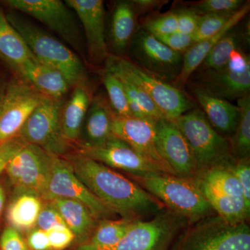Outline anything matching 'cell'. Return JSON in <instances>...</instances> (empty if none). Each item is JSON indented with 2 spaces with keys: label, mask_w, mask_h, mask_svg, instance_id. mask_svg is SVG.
I'll use <instances>...</instances> for the list:
<instances>
[{
  "label": "cell",
  "mask_w": 250,
  "mask_h": 250,
  "mask_svg": "<svg viewBox=\"0 0 250 250\" xmlns=\"http://www.w3.org/2000/svg\"><path fill=\"white\" fill-rule=\"evenodd\" d=\"M72 170L95 196L125 218L139 220L164 205L127 177L82 153L67 158Z\"/></svg>",
  "instance_id": "1"
},
{
  "label": "cell",
  "mask_w": 250,
  "mask_h": 250,
  "mask_svg": "<svg viewBox=\"0 0 250 250\" xmlns=\"http://www.w3.org/2000/svg\"><path fill=\"white\" fill-rule=\"evenodd\" d=\"M6 18L38 60L62 72L71 88L88 86L84 65L71 49L21 16L9 14Z\"/></svg>",
  "instance_id": "2"
},
{
  "label": "cell",
  "mask_w": 250,
  "mask_h": 250,
  "mask_svg": "<svg viewBox=\"0 0 250 250\" xmlns=\"http://www.w3.org/2000/svg\"><path fill=\"white\" fill-rule=\"evenodd\" d=\"M131 177L163 205L167 206L168 209L187 219L190 225L210 216L214 211L202 193L196 179L167 174Z\"/></svg>",
  "instance_id": "3"
},
{
  "label": "cell",
  "mask_w": 250,
  "mask_h": 250,
  "mask_svg": "<svg viewBox=\"0 0 250 250\" xmlns=\"http://www.w3.org/2000/svg\"><path fill=\"white\" fill-rule=\"evenodd\" d=\"M174 122L191 148L199 174L213 167H229L236 161L230 142L211 126L200 108Z\"/></svg>",
  "instance_id": "4"
},
{
  "label": "cell",
  "mask_w": 250,
  "mask_h": 250,
  "mask_svg": "<svg viewBox=\"0 0 250 250\" xmlns=\"http://www.w3.org/2000/svg\"><path fill=\"white\" fill-rule=\"evenodd\" d=\"M170 250H250V228L210 215L191 224Z\"/></svg>",
  "instance_id": "5"
},
{
  "label": "cell",
  "mask_w": 250,
  "mask_h": 250,
  "mask_svg": "<svg viewBox=\"0 0 250 250\" xmlns=\"http://www.w3.org/2000/svg\"><path fill=\"white\" fill-rule=\"evenodd\" d=\"M188 224L187 219L172 210H160L152 220L135 221L115 246L89 248L82 245L78 250H170L175 236Z\"/></svg>",
  "instance_id": "6"
},
{
  "label": "cell",
  "mask_w": 250,
  "mask_h": 250,
  "mask_svg": "<svg viewBox=\"0 0 250 250\" xmlns=\"http://www.w3.org/2000/svg\"><path fill=\"white\" fill-rule=\"evenodd\" d=\"M106 59L141 87L167 119L175 121L193 106L190 99L181 89L153 76L129 59L114 54H109Z\"/></svg>",
  "instance_id": "7"
},
{
  "label": "cell",
  "mask_w": 250,
  "mask_h": 250,
  "mask_svg": "<svg viewBox=\"0 0 250 250\" xmlns=\"http://www.w3.org/2000/svg\"><path fill=\"white\" fill-rule=\"evenodd\" d=\"M131 60L145 71L164 82L177 80L183 64V55L164 45L144 29L136 31L130 42Z\"/></svg>",
  "instance_id": "8"
},
{
  "label": "cell",
  "mask_w": 250,
  "mask_h": 250,
  "mask_svg": "<svg viewBox=\"0 0 250 250\" xmlns=\"http://www.w3.org/2000/svg\"><path fill=\"white\" fill-rule=\"evenodd\" d=\"M62 101L46 98L32 112L18 136L27 144L39 146L50 154L58 156L66 151L61 123Z\"/></svg>",
  "instance_id": "9"
},
{
  "label": "cell",
  "mask_w": 250,
  "mask_h": 250,
  "mask_svg": "<svg viewBox=\"0 0 250 250\" xmlns=\"http://www.w3.org/2000/svg\"><path fill=\"white\" fill-rule=\"evenodd\" d=\"M54 155L27 143L13 156L5 170L16 187L45 199Z\"/></svg>",
  "instance_id": "10"
},
{
  "label": "cell",
  "mask_w": 250,
  "mask_h": 250,
  "mask_svg": "<svg viewBox=\"0 0 250 250\" xmlns=\"http://www.w3.org/2000/svg\"><path fill=\"white\" fill-rule=\"evenodd\" d=\"M9 7L35 18L80 50L82 37L73 11L60 0H6Z\"/></svg>",
  "instance_id": "11"
},
{
  "label": "cell",
  "mask_w": 250,
  "mask_h": 250,
  "mask_svg": "<svg viewBox=\"0 0 250 250\" xmlns=\"http://www.w3.org/2000/svg\"><path fill=\"white\" fill-rule=\"evenodd\" d=\"M55 198L70 199L86 207L96 219L109 218L114 210L95 196L81 182L72 170L68 161L54 155L47 187L46 200Z\"/></svg>",
  "instance_id": "12"
},
{
  "label": "cell",
  "mask_w": 250,
  "mask_h": 250,
  "mask_svg": "<svg viewBox=\"0 0 250 250\" xmlns=\"http://www.w3.org/2000/svg\"><path fill=\"white\" fill-rule=\"evenodd\" d=\"M46 98L27 82H12L0 101V143L18 136L28 118Z\"/></svg>",
  "instance_id": "13"
},
{
  "label": "cell",
  "mask_w": 250,
  "mask_h": 250,
  "mask_svg": "<svg viewBox=\"0 0 250 250\" xmlns=\"http://www.w3.org/2000/svg\"><path fill=\"white\" fill-rule=\"evenodd\" d=\"M80 153L112 169L124 171L130 176L147 177L166 174L160 167L115 136L98 146H81Z\"/></svg>",
  "instance_id": "14"
},
{
  "label": "cell",
  "mask_w": 250,
  "mask_h": 250,
  "mask_svg": "<svg viewBox=\"0 0 250 250\" xmlns=\"http://www.w3.org/2000/svg\"><path fill=\"white\" fill-rule=\"evenodd\" d=\"M158 152L176 176L196 179V162L187 140L174 121L164 118L156 123Z\"/></svg>",
  "instance_id": "15"
},
{
  "label": "cell",
  "mask_w": 250,
  "mask_h": 250,
  "mask_svg": "<svg viewBox=\"0 0 250 250\" xmlns=\"http://www.w3.org/2000/svg\"><path fill=\"white\" fill-rule=\"evenodd\" d=\"M156 123L134 116L122 117L114 113L112 121V134L160 167L166 174L175 175L158 152Z\"/></svg>",
  "instance_id": "16"
},
{
  "label": "cell",
  "mask_w": 250,
  "mask_h": 250,
  "mask_svg": "<svg viewBox=\"0 0 250 250\" xmlns=\"http://www.w3.org/2000/svg\"><path fill=\"white\" fill-rule=\"evenodd\" d=\"M84 30L89 59L94 63L105 62L109 54L105 37V8L102 0H66Z\"/></svg>",
  "instance_id": "17"
},
{
  "label": "cell",
  "mask_w": 250,
  "mask_h": 250,
  "mask_svg": "<svg viewBox=\"0 0 250 250\" xmlns=\"http://www.w3.org/2000/svg\"><path fill=\"white\" fill-rule=\"evenodd\" d=\"M200 72L192 85L207 93L226 100H238L250 95V65L242 71L225 67L217 71Z\"/></svg>",
  "instance_id": "18"
},
{
  "label": "cell",
  "mask_w": 250,
  "mask_h": 250,
  "mask_svg": "<svg viewBox=\"0 0 250 250\" xmlns=\"http://www.w3.org/2000/svg\"><path fill=\"white\" fill-rule=\"evenodd\" d=\"M16 71L47 98L62 100L71 88L62 72L38 60L34 54Z\"/></svg>",
  "instance_id": "19"
},
{
  "label": "cell",
  "mask_w": 250,
  "mask_h": 250,
  "mask_svg": "<svg viewBox=\"0 0 250 250\" xmlns=\"http://www.w3.org/2000/svg\"><path fill=\"white\" fill-rule=\"evenodd\" d=\"M250 1L245 3L243 6L237 11L229 21L225 24V27L218 34L200 42L193 44L187 52L183 54V64L182 70L177 80L174 82L173 85L176 88L183 87L184 84L190 80L192 74L197 71L206 57L210 51L220 41L227 33L236 27L250 11Z\"/></svg>",
  "instance_id": "20"
},
{
  "label": "cell",
  "mask_w": 250,
  "mask_h": 250,
  "mask_svg": "<svg viewBox=\"0 0 250 250\" xmlns=\"http://www.w3.org/2000/svg\"><path fill=\"white\" fill-rule=\"evenodd\" d=\"M191 91L213 128L225 134L235 133L241 117L238 105L207 93L194 85H191Z\"/></svg>",
  "instance_id": "21"
},
{
  "label": "cell",
  "mask_w": 250,
  "mask_h": 250,
  "mask_svg": "<svg viewBox=\"0 0 250 250\" xmlns=\"http://www.w3.org/2000/svg\"><path fill=\"white\" fill-rule=\"evenodd\" d=\"M113 114L114 111L103 97L92 99L81 131V146H98L113 137L111 125Z\"/></svg>",
  "instance_id": "22"
},
{
  "label": "cell",
  "mask_w": 250,
  "mask_h": 250,
  "mask_svg": "<svg viewBox=\"0 0 250 250\" xmlns=\"http://www.w3.org/2000/svg\"><path fill=\"white\" fill-rule=\"evenodd\" d=\"M91 100L88 87L80 85L73 88L70 98L62 105L61 123L62 134L67 142L80 139Z\"/></svg>",
  "instance_id": "23"
},
{
  "label": "cell",
  "mask_w": 250,
  "mask_h": 250,
  "mask_svg": "<svg viewBox=\"0 0 250 250\" xmlns=\"http://www.w3.org/2000/svg\"><path fill=\"white\" fill-rule=\"evenodd\" d=\"M136 16L131 1L116 3L112 14L110 41L114 55L122 57L136 34Z\"/></svg>",
  "instance_id": "24"
},
{
  "label": "cell",
  "mask_w": 250,
  "mask_h": 250,
  "mask_svg": "<svg viewBox=\"0 0 250 250\" xmlns=\"http://www.w3.org/2000/svg\"><path fill=\"white\" fill-rule=\"evenodd\" d=\"M105 70L118 77L124 87L133 116L146 121L149 120L154 123L166 118L141 87L130 80L124 72L108 59L105 61Z\"/></svg>",
  "instance_id": "25"
},
{
  "label": "cell",
  "mask_w": 250,
  "mask_h": 250,
  "mask_svg": "<svg viewBox=\"0 0 250 250\" xmlns=\"http://www.w3.org/2000/svg\"><path fill=\"white\" fill-rule=\"evenodd\" d=\"M196 180L205 198L219 216L230 223H247L250 208L247 206L243 197L222 193Z\"/></svg>",
  "instance_id": "26"
},
{
  "label": "cell",
  "mask_w": 250,
  "mask_h": 250,
  "mask_svg": "<svg viewBox=\"0 0 250 250\" xmlns=\"http://www.w3.org/2000/svg\"><path fill=\"white\" fill-rule=\"evenodd\" d=\"M50 205L59 212L75 236H88L96 227L97 219L80 202L70 199L55 198L50 200Z\"/></svg>",
  "instance_id": "27"
},
{
  "label": "cell",
  "mask_w": 250,
  "mask_h": 250,
  "mask_svg": "<svg viewBox=\"0 0 250 250\" xmlns=\"http://www.w3.org/2000/svg\"><path fill=\"white\" fill-rule=\"evenodd\" d=\"M22 37L0 9V56L15 70L32 55Z\"/></svg>",
  "instance_id": "28"
},
{
  "label": "cell",
  "mask_w": 250,
  "mask_h": 250,
  "mask_svg": "<svg viewBox=\"0 0 250 250\" xmlns=\"http://www.w3.org/2000/svg\"><path fill=\"white\" fill-rule=\"evenodd\" d=\"M42 205L40 197L34 194L20 195L10 205L7 218L13 228L16 230H29L37 223Z\"/></svg>",
  "instance_id": "29"
},
{
  "label": "cell",
  "mask_w": 250,
  "mask_h": 250,
  "mask_svg": "<svg viewBox=\"0 0 250 250\" xmlns=\"http://www.w3.org/2000/svg\"><path fill=\"white\" fill-rule=\"evenodd\" d=\"M135 221L136 220L125 218L118 220L104 219L96 227L90 241L83 245L89 248L115 246L124 237Z\"/></svg>",
  "instance_id": "30"
},
{
  "label": "cell",
  "mask_w": 250,
  "mask_h": 250,
  "mask_svg": "<svg viewBox=\"0 0 250 250\" xmlns=\"http://www.w3.org/2000/svg\"><path fill=\"white\" fill-rule=\"evenodd\" d=\"M235 28L227 33L210 51L199 67L200 71H217L227 66L231 52L239 44L240 34Z\"/></svg>",
  "instance_id": "31"
},
{
  "label": "cell",
  "mask_w": 250,
  "mask_h": 250,
  "mask_svg": "<svg viewBox=\"0 0 250 250\" xmlns=\"http://www.w3.org/2000/svg\"><path fill=\"white\" fill-rule=\"evenodd\" d=\"M196 179L222 193L243 197V188L229 167H213L202 172Z\"/></svg>",
  "instance_id": "32"
},
{
  "label": "cell",
  "mask_w": 250,
  "mask_h": 250,
  "mask_svg": "<svg viewBox=\"0 0 250 250\" xmlns=\"http://www.w3.org/2000/svg\"><path fill=\"white\" fill-rule=\"evenodd\" d=\"M241 111L239 123L231 144L235 158L250 157V95L238 100Z\"/></svg>",
  "instance_id": "33"
},
{
  "label": "cell",
  "mask_w": 250,
  "mask_h": 250,
  "mask_svg": "<svg viewBox=\"0 0 250 250\" xmlns=\"http://www.w3.org/2000/svg\"><path fill=\"white\" fill-rule=\"evenodd\" d=\"M103 82L107 92L109 104L114 113L122 117L133 116L124 87L118 77L111 72L103 73Z\"/></svg>",
  "instance_id": "34"
},
{
  "label": "cell",
  "mask_w": 250,
  "mask_h": 250,
  "mask_svg": "<svg viewBox=\"0 0 250 250\" xmlns=\"http://www.w3.org/2000/svg\"><path fill=\"white\" fill-rule=\"evenodd\" d=\"M236 12L201 15L196 31L193 34L195 43L218 34Z\"/></svg>",
  "instance_id": "35"
},
{
  "label": "cell",
  "mask_w": 250,
  "mask_h": 250,
  "mask_svg": "<svg viewBox=\"0 0 250 250\" xmlns=\"http://www.w3.org/2000/svg\"><path fill=\"white\" fill-rule=\"evenodd\" d=\"M143 29L155 37L172 34L177 31V14L168 13L147 20Z\"/></svg>",
  "instance_id": "36"
},
{
  "label": "cell",
  "mask_w": 250,
  "mask_h": 250,
  "mask_svg": "<svg viewBox=\"0 0 250 250\" xmlns=\"http://www.w3.org/2000/svg\"><path fill=\"white\" fill-rule=\"evenodd\" d=\"M244 4L242 0H204L197 2L194 10L203 15L228 14L236 12Z\"/></svg>",
  "instance_id": "37"
},
{
  "label": "cell",
  "mask_w": 250,
  "mask_h": 250,
  "mask_svg": "<svg viewBox=\"0 0 250 250\" xmlns=\"http://www.w3.org/2000/svg\"><path fill=\"white\" fill-rule=\"evenodd\" d=\"M236 176L243 190V198L250 208V157L236 159L234 164L229 167Z\"/></svg>",
  "instance_id": "38"
},
{
  "label": "cell",
  "mask_w": 250,
  "mask_h": 250,
  "mask_svg": "<svg viewBox=\"0 0 250 250\" xmlns=\"http://www.w3.org/2000/svg\"><path fill=\"white\" fill-rule=\"evenodd\" d=\"M156 38L169 48L182 55L195 44L193 34H184L179 31H175L168 35Z\"/></svg>",
  "instance_id": "39"
},
{
  "label": "cell",
  "mask_w": 250,
  "mask_h": 250,
  "mask_svg": "<svg viewBox=\"0 0 250 250\" xmlns=\"http://www.w3.org/2000/svg\"><path fill=\"white\" fill-rule=\"evenodd\" d=\"M36 225L38 228L45 231L66 226L59 212L51 205L42 207Z\"/></svg>",
  "instance_id": "40"
},
{
  "label": "cell",
  "mask_w": 250,
  "mask_h": 250,
  "mask_svg": "<svg viewBox=\"0 0 250 250\" xmlns=\"http://www.w3.org/2000/svg\"><path fill=\"white\" fill-rule=\"evenodd\" d=\"M0 250H30L18 230L9 227L0 237Z\"/></svg>",
  "instance_id": "41"
},
{
  "label": "cell",
  "mask_w": 250,
  "mask_h": 250,
  "mask_svg": "<svg viewBox=\"0 0 250 250\" xmlns=\"http://www.w3.org/2000/svg\"><path fill=\"white\" fill-rule=\"evenodd\" d=\"M176 14L177 16V31L184 34H194L201 15H199L194 9H184Z\"/></svg>",
  "instance_id": "42"
},
{
  "label": "cell",
  "mask_w": 250,
  "mask_h": 250,
  "mask_svg": "<svg viewBox=\"0 0 250 250\" xmlns=\"http://www.w3.org/2000/svg\"><path fill=\"white\" fill-rule=\"evenodd\" d=\"M27 144L19 136L0 143V173L6 169L10 160Z\"/></svg>",
  "instance_id": "43"
},
{
  "label": "cell",
  "mask_w": 250,
  "mask_h": 250,
  "mask_svg": "<svg viewBox=\"0 0 250 250\" xmlns=\"http://www.w3.org/2000/svg\"><path fill=\"white\" fill-rule=\"evenodd\" d=\"M49 245L52 249L62 250L70 246L75 238V234L67 226L54 229L47 231Z\"/></svg>",
  "instance_id": "44"
},
{
  "label": "cell",
  "mask_w": 250,
  "mask_h": 250,
  "mask_svg": "<svg viewBox=\"0 0 250 250\" xmlns=\"http://www.w3.org/2000/svg\"><path fill=\"white\" fill-rule=\"evenodd\" d=\"M27 245L33 250L51 249L47 231L36 228L30 231L27 237Z\"/></svg>",
  "instance_id": "45"
},
{
  "label": "cell",
  "mask_w": 250,
  "mask_h": 250,
  "mask_svg": "<svg viewBox=\"0 0 250 250\" xmlns=\"http://www.w3.org/2000/svg\"><path fill=\"white\" fill-rule=\"evenodd\" d=\"M250 65V56L237 48L231 52L226 67L233 71H242Z\"/></svg>",
  "instance_id": "46"
},
{
  "label": "cell",
  "mask_w": 250,
  "mask_h": 250,
  "mask_svg": "<svg viewBox=\"0 0 250 250\" xmlns=\"http://www.w3.org/2000/svg\"><path fill=\"white\" fill-rule=\"evenodd\" d=\"M137 14L160 8L167 1L161 0H133L131 1Z\"/></svg>",
  "instance_id": "47"
},
{
  "label": "cell",
  "mask_w": 250,
  "mask_h": 250,
  "mask_svg": "<svg viewBox=\"0 0 250 250\" xmlns=\"http://www.w3.org/2000/svg\"><path fill=\"white\" fill-rule=\"evenodd\" d=\"M5 202V192L4 188L0 184V217L4 208Z\"/></svg>",
  "instance_id": "48"
},
{
  "label": "cell",
  "mask_w": 250,
  "mask_h": 250,
  "mask_svg": "<svg viewBox=\"0 0 250 250\" xmlns=\"http://www.w3.org/2000/svg\"><path fill=\"white\" fill-rule=\"evenodd\" d=\"M0 59H1V56H0ZM1 60H2V59H1Z\"/></svg>",
  "instance_id": "49"
}]
</instances>
